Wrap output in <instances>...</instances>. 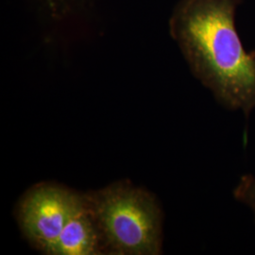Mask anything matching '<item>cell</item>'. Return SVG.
I'll list each match as a JSON object with an SVG mask.
<instances>
[{"label":"cell","mask_w":255,"mask_h":255,"mask_svg":"<svg viewBox=\"0 0 255 255\" xmlns=\"http://www.w3.org/2000/svg\"><path fill=\"white\" fill-rule=\"evenodd\" d=\"M238 0H181L170 31L196 75L225 108L255 110V61L236 27Z\"/></svg>","instance_id":"6da1fadb"},{"label":"cell","mask_w":255,"mask_h":255,"mask_svg":"<svg viewBox=\"0 0 255 255\" xmlns=\"http://www.w3.org/2000/svg\"><path fill=\"white\" fill-rule=\"evenodd\" d=\"M88 206L116 254L155 255L160 253L161 213L149 194L116 185L98 193Z\"/></svg>","instance_id":"7a4b0ae2"},{"label":"cell","mask_w":255,"mask_h":255,"mask_svg":"<svg viewBox=\"0 0 255 255\" xmlns=\"http://www.w3.org/2000/svg\"><path fill=\"white\" fill-rule=\"evenodd\" d=\"M82 201L78 195L61 187H37L20 204V225L37 248L50 255L58 237Z\"/></svg>","instance_id":"3957f363"},{"label":"cell","mask_w":255,"mask_h":255,"mask_svg":"<svg viewBox=\"0 0 255 255\" xmlns=\"http://www.w3.org/2000/svg\"><path fill=\"white\" fill-rule=\"evenodd\" d=\"M94 221L91 210L83 200L58 237L50 255H96L99 248V234Z\"/></svg>","instance_id":"277c9868"},{"label":"cell","mask_w":255,"mask_h":255,"mask_svg":"<svg viewBox=\"0 0 255 255\" xmlns=\"http://www.w3.org/2000/svg\"><path fill=\"white\" fill-rule=\"evenodd\" d=\"M234 197L253 211L255 217V177L250 174L240 177L234 189Z\"/></svg>","instance_id":"5b68a950"},{"label":"cell","mask_w":255,"mask_h":255,"mask_svg":"<svg viewBox=\"0 0 255 255\" xmlns=\"http://www.w3.org/2000/svg\"><path fill=\"white\" fill-rule=\"evenodd\" d=\"M251 53V55H252V57L254 58V60L255 61V50H254V51H252V52H250Z\"/></svg>","instance_id":"8992f818"}]
</instances>
